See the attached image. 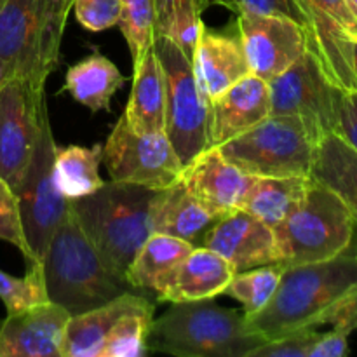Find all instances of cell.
I'll use <instances>...</instances> for the list:
<instances>
[{
    "label": "cell",
    "mask_w": 357,
    "mask_h": 357,
    "mask_svg": "<svg viewBox=\"0 0 357 357\" xmlns=\"http://www.w3.org/2000/svg\"><path fill=\"white\" fill-rule=\"evenodd\" d=\"M246 321L265 340L324 324L357 326V253L286 267L271 302Z\"/></svg>",
    "instance_id": "6da1fadb"
},
{
    "label": "cell",
    "mask_w": 357,
    "mask_h": 357,
    "mask_svg": "<svg viewBox=\"0 0 357 357\" xmlns=\"http://www.w3.org/2000/svg\"><path fill=\"white\" fill-rule=\"evenodd\" d=\"M40 264L49 302L63 307L70 316L103 305L128 291L139 293L101 257L72 211L58 225Z\"/></svg>",
    "instance_id": "7a4b0ae2"
},
{
    "label": "cell",
    "mask_w": 357,
    "mask_h": 357,
    "mask_svg": "<svg viewBox=\"0 0 357 357\" xmlns=\"http://www.w3.org/2000/svg\"><path fill=\"white\" fill-rule=\"evenodd\" d=\"M265 342L251 330L246 314L213 300L173 303L152 321L146 338L149 351L178 357H251Z\"/></svg>",
    "instance_id": "3957f363"
},
{
    "label": "cell",
    "mask_w": 357,
    "mask_h": 357,
    "mask_svg": "<svg viewBox=\"0 0 357 357\" xmlns=\"http://www.w3.org/2000/svg\"><path fill=\"white\" fill-rule=\"evenodd\" d=\"M70 9L72 0H0V86L10 79L45 86Z\"/></svg>",
    "instance_id": "277c9868"
},
{
    "label": "cell",
    "mask_w": 357,
    "mask_h": 357,
    "mask_svg": "<svg viewBox=\"0 0 357 357\" xmlns=\"http://www.w3.org/2000/svg\"><path fill=\"white\" fill-rule=\"evenodd\" d=\"M153 192L142 185L112 180L93 194L70 201V211L87 239L122 275L152 234L150 202Z\"/></svg>",
    "instance_id": "5b68a950"
},
{
    "label": "cell",
    "mask_w": 357,
    "mask_h": 357,
    "mask_svg": "<svg viewBox=\"0 0 357 357\" xmlns=\"http://www.w3.org/2000/svg\"><path fill=\"white\" fill-rule=\"evenodd\" d=\"M356 222L345 202L331 188L310 178L302 201L274 229L281 264L330 260L351 250Z\"/></svg>",
    "instance_id": "8992f818"
},
{
    "label": "cell",
    "mask_w": 357,
    "mask_h": 357,
    "mask_svg": "<svg viewBox=\"0 0 357 357\" xmlns=\"http://www.w3.org/2000/svg\"><path fill=\"white\" fill-rule=\"evenodd\" d=\"M317 139L293 115H268L243 135L216 146L222 155L257 178L310 176Z\"/></svg>",
    "instance_id": "52a82bcc"
},
{
    "label": "cell",
    "mask_w": 357,
    "mask_h": 357,
    "mask_svg": "<svg viewBox=\"0 0 357 357\" xmlns=\"http://www.w3.org/2000/svg\"><path fill=\"white\" fill-rule=\"evenodd\" d=\"M166 75V135L183 166L209 149V100L195 79L192 59L166 37H153Z\"/></svg>",
    "instance_id": "ba28073f"
},
{
    "label": "cell",
    "mask_w": 357,
    "mask_h": 357,
    "mask_svg": "<svg viewBox=\"0 0 357 357\" xmlns=\"http://www.w3.org/2000/svg\"><path fill=\"white\" fill-rule=\"evenodd\" d=\"M56 149L58 145L52 136L49 112L45 110L33 155L16 190L24 237L31 251V264H40L56 229L70 211V199L56 185Z\"/></svg>",
    "instance_id": "9c48e42d"
},
{
    "label": "cell",
    "mask_w": 357,
    "mask_h": 357,
    "mask_svg": "<svg viewBox=\"0 0 357 357\" xmlns=\"http://www.w3.org/2000/svg\"><path fill=\"white\" fill-rule=\"evenodd\" d=\"M271 115H293L303 121L317 143L337 131L344 91L326 77L309 51L284 73L268 82Z\"/></svg>",
    "instance_id": "30bf717a"
},
{
    "label": "cell",
    "mask_w": 357,
    "mask_h": 357,
    "mask_svg": "<svg viewBox=\"0 0 357 357\" xmlns=\"http://www.w3.org/2000/svg\"><path fill=\"white\" fill-rule=\"evenodd\" d=\"M114 181L159 190L174 183L183 171L166 132H139L122 114L103 149Z\"/></svg>",
    "instance_id": "8fae6325"
},
{
    "label": "cell",
    "mask_w": 357,
    "mask_h": 357,
    "mask_svg": "<svg viewBox=\"0 0 357 357\" xmlns=\"http://www.w3.org/2000/svg\"><path fill=\"white\" fill-rule=\"evenodd\" d=\"M45 110V86L24 79H10L0 86V178L14 192L33 155Z\"/></svg>",
    "instance_id": "7c38bea8"
},
{
    "label": "cell",
    "mask_w": 357,
    "mask_h": 357,
    "mask_svg": "<svg viewBox=\"0 0 357 357\" xmlns=\"http://www.w3.org/2000/svg\"><path fill=\"white\" fill-rule=\"evenodd\" d=\"M307 51L316 58L328 79L344 93L357 91L349 28L356 17L345 0H298Z\"/></svg>",
    "instance_id": "4fadbf2b"
},
{
    "label": "cell",
    "mask_w": 357,
    "mask_h": 357,
    "mask_svg": "<svg viewBox=\"0 0 357 357\" xmlns=\"http://www.w3.org/2000/svg\"><path fill=\"white\" fill-rule=\"evenodd\" d=\"M236 28L250 72L267 84L307 51L303 26L291 17L241 10Z\"/></svg>",
    "instance_id": "5bb4252c"
},
{
    "label": "cell",
    "mask_w": 357,
    "mask_h": 357,
    "mask_svg": "<svg viewBox=\"0 0 357 357\" xmlns=\"http://www.w3.org/2000/svg\"><path fill=\"white\" fill-rule=\"evenodd\" d=\"M180 180L216 218H223L243 209L257 176L241 171L211 146L183 166Z\"/></svg>",
    "instance_id": "9a60e30c"
},
{
    "label": "cell",
    "mask_w": 357,
    "mask_h": 357,
    "mask_svg": "<svg viewBox=\"0 0 357 357\" xmlns=\"http://www.w3.org/2000/svg\"><path fill=\"white\" fill-rule=\"evenodd\" d=\"M202 246L225 258L236 272L281 261L274 230L244 209L220 218Z\"/></svg>",
    "instance_id": "2e32d148"
},
{
    "label": "cell",
    "mask_w": 357,
    "mask_h": 357,
    "mask_svg": "<svg viewBox=\"0 0 357 357\" xmlns=\"http://www.w3.org/2000/svg\"><path fill=\"white\" fill-rule=\"evenodd\" d=\"M70 314L47 302L0 319V357H61Z\"/></svg>",
    "instance_id": "e0dca14e"
},
{
    "label": "cell",
    "mask_w": 357,
    "mask_h": 357,
    "mask_svg": "<svg viewBox=\"0 0 357 357\" xmlns=\"http://www.w3.org/2000/svg\"><path fill=\"white\" fill-rule=\"evenodd\" d=\"M268 115V84L250 73L209 103V149L243 135Z\"/></svg>",
    "instance_id": "ac0fdd59"
},
{
    "label": "cell",
    "mask_w": 357,
    "mask_h": 357,
    "mask_svg": "<svg viewBox=\"0 0 357 357\" xmlns=\"http://www.w3.org/2000/svg\"><path fill=\"white\" fill-rule=\"evenodd\" d=\"M192 66L199 87L209 103L251 73L239 38L211 30L204 23L199 28Z\"/></svg>",
    "instance_id": "d6986e66"
},
{
    "label": "cell",
    "mask_w": 357,
    "mask_h": 357,
    "mask_svg": "<svg viewBox=\"0 0 357 357\" xmlns=\"http://www.w3.org/2000/svg\"><path fill=\"white\" fill-rule=\"evenodd\" d=\"M218 220L192 195L180 178L153 192L150 202L152 232L178 237L199 248L204 244L206 236Z\"/></svg>",
    "instance_id": "ffe728a7"
},
{
    "label": "cell",
    "mask_w": 357,
    "mask_h": 357,
    "mask_svg": "<svg viewBox=\"0 0 357 357\" xmlns=\"http://www.w3.org/2000/svg\"><path fill=\"white\" fill-rule=\"evenodd\" d=\"M143 309H153L152 302L142 293L128 291L103 305L70 316L63 335L61 357H100L119 317Z\"/></svg>",
    "instance_id": "44dd1931"
},
{
    "label": "cell",
    "mask_w": 357,
    "mask_h": 357,
    "mask_svg": "<svg viewBox=\"0 0 357 357\" xmlns=\"http://www.w3.org/2000/svg\"><path fill=\"white\" fill-rule=\"evenodd\" d=\"M234 274L232 265L218 253L204 246L194 248L157 300L169 303L213 300L223 295Z\"/></svg>",
    "instance_id": "7402d4cb"
},
{
    "label": "cell",
    "mask_w": 357,
    "mask_h": 357,
    "mask_svg": "<svg viewBox=\"0 0 357 357\" xmlns=\"http://www.w3.org/2000/svg\"><path fill=\"white\" fill-rule=\"evenodd\" d=\"M124 115L136 131L166 132V75L153 45L132 66V87Z\"/></svg>",
    "instance_id": "603a6c76"
},
{
    "label": "cell",
    "mask_w": 357,
    "mask_h": 357,
    "mask_svg": "<svg viewBox=\"0 0 357 357\" xmlns=\"http://www.w3.org/2000/svg\"><path fill=\"white\" fill-rule=\"evenodd\" d=\"M194 248L178 237L152 232L129 264L126 279L136 291L159 296Z\"/></svg>",
    "instance_id": "cb8c5ba5"
},
{
    "label": "cell",
    "mask_w": 357,
    "mask_h": 357,
    "mask_svg": "<svg viewBox=\"0 0 357 357\" xmlns=\"http://www.w3.org/2000/svg\"><path fill=\"white\" fill-rule=\"evenodd\" d=\"M310 178L345 202L357 227V153L335 132L317 143Z\"/></svg>",
    "instance_id": "d4e9b609"
},
{
    "label": "cell",
    "mask_w": 357,
    "mask_h": 357,
    "mask_svg": "<svg viewBox=\"0 0 357 357\" xmlns=\"http://www.w3.org/2000/svg\"><path fill=\"white\" fill-rule=\"evenodd\" d=\"M124 82V75L114 61L100 52H93L70 66L65 77V89L91 112H101L110 110L112 98Z\"/></svg>",
    "instance_id": "484cf974"
},
{
    "label": "cell",
    "mask_w": 357,
    "mask_h": 357,
    "mask_svg": "<svg viewBox=\"0 0 357 357\" xmlns=\"http://www.w3.org/2000/svg\"><path fill=\"white\" fill-rule=\"evenodd\" d=\"M309 183L310 176L257 178L243 209L274 230L298 206Z\"/></svg>",
    "instance_id": "4316f807"
},
{
    "label": "cell",
    "mask_w": 357,
    "mask_h": 357,
    "mask_svg": "<svg viewBox=\"0 0 357 357\" xmlns=\"http://www.w3.org/2000/svg\"><path fill=\"white\" fill-rule=\"evenodd\" d=\"M101 160V145H94L91 149L80 145L56 149L54 178L59 192L70 201L96 192L105 183L100 176Z\"/></svg>",
    "instance_id": "83f0119b"
},
{
    "label": "cell",
    "mask_w": 357,
    "mask_h": 357,
    "mask_svg": "<svg viewBox=\"0 0 357 357\" xmlns=\"http://www.w3.org/2000/svg\"><path fill=\"white\" fill-rule=\"evenodd\" d=\"M155 37H166L180 45L192 59L201 28L199 0H153Z\"/></svg>",
    "instance_id": "f1b7e54d"
},
{
    "label": "cell",
    "mask_w": 357,
    "mask_h": 357,
    "mask_svg": "<svg viewBox=\"0 0 357 357\" xmlns=\"http://www.w3.org/2000/svg\"><path fill=\"white\" fill-rule=\"evenodd\" d=\"M284 264H268L261 267L250 268L244 272H236L227 284L223 295L232 296L244 307V314H257L271 302L281 282Z\"/></svg>",
    "instance_id": "f546056e"
},
{
    "label": "cell",
    "mask_w": 357,
    "mask_h": 357,
    "mask_svg": "<svg viewBox=\"0 0 357 357\" xmlns=\"http://www.w3.org/2000/svg\"><path fill=\"white\" fill-rule=\"evenodd\" d=\"M153 321V309L132 310L119 317L105 340L100 357H142L149 354L150 326Z\"/></svg>",
    "instance_id": "4dcf8cb0"
},
{
    "label": "cell",
    "mask_w": 357,
    "mask_h": 357,
    "mask_svg": "<svg viewBox=\"0 0 357 357\" xmlns=\"http://www.w3.org/2000/svg\"><path fill=\"white\" fill-rule=\"evenodd\" d=\"M121 3L122 17L119 26L128 42L132 66H135L153 45L155 9H153V0H121Z\"/></svg>",
    "instance_id": "1f68e13d"
},
{
    "label": "cell",
    "mask_w": 357,
    "mask_h": 357,
    "mask_svg": "<svg viewBox=\"0 0 357 357\" xmlns=\"http://www.w3.org/2000/svg\"><path fill=\"white\" fill-rule=\"evenodd\" d=\"M0 300H2L7 314L47 303L49 296L47 289H45L42 264L38 261L30 264L28 272L23 278H14L7 272L0 271Z\"/></svg>",
    "instance_id": "d6a6232c"
},
{
    "label": "cell",
    "mask_w": 357,
    "mask_h": 357,
    "mask_svg": "<svg viewBox=\"0 0 357 357\" xmlns=\"http://www.w3.org/2000/svg\"><path fill=\"white\" fill-rule=\"evenodd\" d=\"M0 241H6L17 248L28 264H31V251L24 237L17 195L2 178H0Z\"/></svg>",
    "instance_id": "836d02e7"
},
{
    "label": "cell",
    "mask_w": 357,
    "mask_h": 357,
    "mask_svg": "<svg viewBox=\"0 0 357 357\" xmlns=\"http://www.w3.org/2000/svg\"><path fill=\"white\" fill-rule=\"evenodd\" d=\"M72 7L77 21L86 30L103 31L121 23V0H72Z\"/></svg>",
    "instance_id": "e575fe53"
},
{
    "label": "cell",
    "mask_w": 357,
    "mask_h": 357,
    "mask_svg": "<svg viewBox=\"0 0 357 357\" xmlns=\"http://www.w3.org/2000/svg\"><path fill=\"white\" fill-rule=\"evenodd\" d=\"M317 330H302L284 337L267 340L255 349L251 357H309L314 344L319 338Z\"/></svg>",
    "instance_id": "d590c367"
},
{
    "label": "cell",
    "mask_w": 357,
    "mask_h": 357,
    "mask_svg": "<svg viewBox=\"0 0 357 357\" xmlns=\"http://www.w3.org/2000/svg\"><path fill=\"white\" fill-rule=\"evenodd\" d=\"M331 326L333 330L319 335L309 357H344L349 354V337L357 326L349 323H337Z\"/></svg>",
    "instance_id": "8d00e7d4"
},
{
    "label": "cell",
    "mask_w": 357,
    "mask_h": 357,
    "mask_svg": "<svg viewBox=\"0 0 357 357\" xmlns=\"http://www.w3.org/2000/svg\"><path fill=\"white\" fill-rule=\"evenodd\" d=\"M335 135L340 136L357 153V91L342 94Z\"/></svg>",
    "instance_id": "74e56055"
},
{
    "label": "cell",
    "mask_w": 357,
    "mask_h": 357,
    "mask_svg": "<svg viewBox=\"0 0 357 357\" xmlns=\"http://www.w3.org/2000/svg\"><path fill=\"white\" fill-rule=\"evenodd\" d=\"M241 10L260 14H279V16L291 17L296 23L303 24L298 0H241Z\"/></svg>",
    "instance_id": "f35d334b"
},
{
    "label": "cell",
    "mask_w": 357,
    "mask_h": 357,
    "mask_svg": "<svg viewBox=\"0 0 357 357\" xmlns=\"http://www.w3.org/2000/svg\"><path fill=\"white\" fill-rule=\"evenodd\" d=\"M199 3H201V10L208 9L209 6H222L234 13L241 10V0H199Z\"/></svg>",
    "instance_id": "ab89813d"
},
{
    "label": "cell",
    "mask_w": 357,
    "mask_h": 357,
    "mask_svg": "<svg viewBox=\"0 0 357 357\" xmlns=\"http://www.w3.org/2000/svg\"><path fill=\"white\" fill-rule=\"evenodd\" d=\"M352 61H354V72L357 77V40L352 38Z\"/></svg>",
    "instance_id": "60d3db41"
},
{
    "label": "cell",
    "mask_w": 357,
    "mask_h": 357,
    "mask_svg": "<svg viewBox=\"0 0 357 357\" xmlns=\"http://www.w3.org/2000/svg\"><path fill=\"white\" fill-rule=\"evenodd\" d=\"M345 3H347V7H349V10L352 13V16L357 20V0H345Z\"/></svg>",
    "instance_id": "b9f144b4"
},
{
    "label": "cell",
    "mask_w": 357,
    "mask_h": 357,
    "mask_svg": "<svg viewBox=\"0 0 357 357\" xmlns=\"http://www.w3.org/2000/svg\"><path fill=\"white\" fill-rule=\"evenodd\" d=\"M349 33H351L352 38H356L357 40V20H354V23L351 24V28H349Z\"/></svg>",
    "instance_id": "7bdbcfd3"
}]
</instances>
